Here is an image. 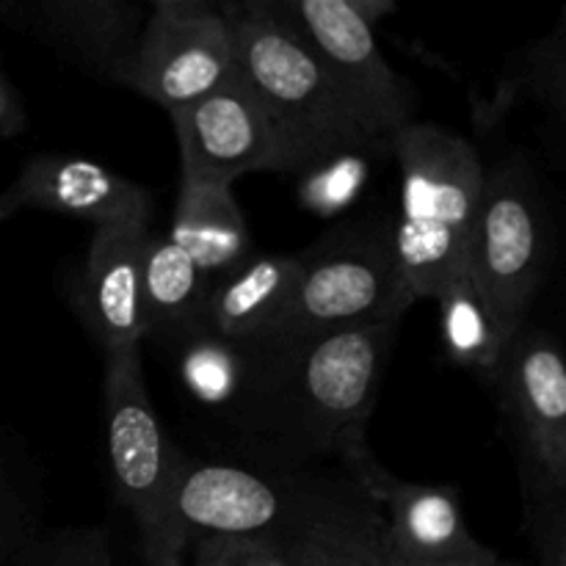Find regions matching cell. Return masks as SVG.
Returning a JSON list of instances; mask_svg holds the SVG:
<instances>
[{"label":"cell","instance_id":"11","mask_svg":"<svg viewBox=\"0 0 566 566\" xmlns=\"http://www.w3.org/2000/svg\"><path fill=\"white\" fill-rule=\"evenodd\" d=\"M536 490L566 492V354L547 332L520 329L492 370Z\"/></svg>","mask_w":566,"mask_h":566},{"label":"cell","instance_id":"3","mask_svg":"<svg viewBox=\"0 0 566 566\" xmlns=\"http://www.w3.org/2000/svg\"><path fill=\"white\" fill-rule=\"evenodd\" d=\"M401 169V219L392 227L409 304L437 298L468 263L486 169L473 144L434 122H409L387 142Z\"/></svg>","mask_w":566,"mask_h":566},{"label":"cell","instance_id":"27","mask_svg":"<svg viewBox=\"0 0 566 566\" xmlns=\"http://www.w3.org/2000/svg\"><path fill=\"white\" fill-rule=\"evenodd\" d=\"M348 3H352V9L374 28L379 25L387 14L396 11V3H392V0H348Z\"/></svg>","mask_w":566,"mask_h":566},{"label":"cell","instance_id":"29","mask_svg":"<svg viewBox=\"0 0 566 566\" xmlns=\"http://www.w3.org/2000/svg\"><path fill=\"white\" fill-rule=\"evenodd\" d=\"M490 566H517V564H503V562H497V564H490Z\"/></svg>","mask_w":566,"mask_h":566},{"label":"cell","instance_id":"25","mask_svg":"<svg viewBox=\"0 0 566 566\" xmlns=\"http://www.w3.org/2000/svg\"><path fill=\"white\" fill-rule=\"evenodd\" d=\"M25 127V111H22L20 94L6 77L3 64H0V138H11Z\"/></svg>","mask_w":566,"mask_h":566},{"label":"cell","instance_id":"6","mask_svg":"<svg viewBox=\"0 0 566 566\" xmlns=\"http://www.w3.org/2000/svg\"><path fill=\"white\" fill-rule=\"evenodd\" d=\"M296 258L298 280L291 307L280 326L260 343L401 321L412 307L401 285L392 230L357 227L332 232Z\"/></svg>","mask_w":566,"mask_h":566},{"label":"cell","instance_id":"2","mask_svg":"<svg viewBox=\"0 0 566 566\" xmlns=\"http://www.w3.org/2000/svg\"><path fill=\"white\" fill-rule=\"evenodd\" d=\"M177 517L191 545L254 536L313 566L385 564V512L348 470L186 462Z\"/></svg>","mask_w":566,"mask_h":566},{"label":"cell","instance_id":"23","mask_svg":"<svg viewBox=\"0 0 566 566\" xmlns=\"http://www.w3.org/2000/svg\"><path fill=\"white\" fill-rule=\"evenodd\" d=\"M193 553V566H313L254 536H202Z\"/></svg>","mask_w":566,"mask_h":566},{"label":"cell","instance_id":"17","mask_svg":"<svg viewBox=\"0 0 566 566\" xmlns=\"http://www.w3.org/2000/svg\"><path fill=\"white\" fill-rule=\"evenodd\" d=\"M169 238L193 260L208 285L252 260L247 219L232 186L182 182Z\"/></svg>","mask_w":566,"mask_h":566},{"label":"cell","instance_id":"1","mask_svg":"<svg viewBox=\"0 0 566 566\" xmlns=\"http://www.w3.org/2000/svg\"><path fill=\"white\" fill-rule=\"evenodd\" d=\"M398 321L241 346L247 381L230 420L263 468L343 470L370 457L368 420L396 346Z\"/></svg>","mask_w":566,"mask_h":566},{"label":"cell","instance_id":"24","mask_svg":"<svg viewBox=\"0 0 566 566\" xmlns=\"http://www.w3.org/2000/svg\"><path fill=\"white\" fill-rule=\"evenodd\" d=\"M44 566H108V545L103 534H86Z\"/></svg>","mask_w":566,"mask_h":566},{"label":"cell","instance_id":"22","mask_svg":"<svg viewBox=\"0 0 566 566\" xmlns=\"http://www.w3.org/2000/svg\"><path fill=\"white\" fill-rule=\"evenodd\" d=\"M509 88L517 94H531L566 125V17L558 20L547 36L531 44L514 70Z\"/></svg>","mask_w":566,"mask_h":566},{"label":"cell","instance_id":"26","mask_svg":"<svg viewBox=\"0 0 566 566\" xmlns=\"http://www.w3.org/2000/svg\"><path fill=\"white\" fill-rule=\"evenodd\" d=\"M545 556L551 566H566V492L558 495L556 514L545 531Z\"/></svg>","mask_w":566,"mask_h":566},{"label":"cell","instance_id":"5","mask_svg":"<svg viewBox=\"0 0 566 566\" xmlns=\"http://www.w3.org/2000/svg\"><path fill=\"white\" fill-rule=\"evenodd\" d=\"M103 354L105 453L116 497L136 523L147 566H180L191 547L177 517L186 459L169 442L149 398L142 343Z\"/></svg>","mask_w":566,"mask_h":566},{"label":"cell","instance_id":"12","mask_svg":"<svg viewBox=\"0 0 566 566\" xmlns=\"http://www.w3.org/2000/svg\"><path fill=\"white\" fill-rule=\"evenodd\" d=\"M348 473L385 512L381 566H490L501 562L470 534L462 503L448 486L398 479L376 462L374 453Z\"/></svg>","mask_w":566,"mask_h":566},{"label":"cell","instance_id":"10","mask_svg":"<svg viewBox=\"0 0 566 566\" xmlns=\"http://www.w3.org/2000/svg\"><path fill=\"white\" fill-rule=\"evenodd\" d=\"M285 6L368 136L387 147L415 122V88L387 64L376 28L348 0H291Z\"/></svg>","mask_w":566,"mask_h":566},{"label":"cell","instance_id":"20","mask_svg":"<svg viewBox=\"0 0 566 566\" xmlns=\"http://www.w3.org/2000/svg\"><path fill=\"white\" fill-rule=\"evenodd\" d=\"M177 343V370L193 401L230 412L247 381V354L238 343L210 332L202 321L186 329L169 332Z\"/></svg>","mask_w":566,"mask_h":566},{"label":"cell","instance_id":"21","mask_svg":"<svg viewBox=\"0 0 566 566\" xmlns=\"http://www.w3.org/2000/svg\"><path fill=\"white\" fill-rule=\"evenodd\" d=\"M370 155L376 153L332 155L304 169L298 175V199L304 208L321 219H332L357 202L370 177Z\"/></svg>","mask_w":566,"mask_h":566},{"label":"cell","instance_id":"7","mask_svg":"<svg viewBox=\"0 0 566 566\" xmlns=\"http://www.w3.org/2000/svg\"><path fill=\"white\" fill-rule=\"evenodd\" d=\"M551 258V230L536 182L520 164L486 171L468 247V271L509 340L525 326Z\"/></svg>","mask_w":566,"mask_h":566},{"label":"cell","instance_id":"9","mask_svg":"<svg viewBox=\"0 0 566 566\" xmlns=\"http://www.w3.org/2000/svg\"><path fill=\"white\" fill-rule=\"evenodd\" d=\"M235 70L230 3L155 0L138 36L130 92L171 114L213 92Z\"/></svg>","mask_w":566,"mask_h":566},{"label":"cell","instance_id":"13","mask_svg":"<svg viewBox=\"0 0 566 566\" xmlns=\"http://www.w3.org/2000/svg\"><path fill=\"white\" fill-rule=\"evenodd\" d=\"M147 6L127 0L0 3V14L111 86H130Z\"/></svg>","mask_w":566,"mask_h":566},{"label":"cell","instance_id":"18","mask_svg":"<svg viewBox=\"0 0 566 566\" xmlns=\"http://www.w3.org/2000/svg\"><path fill=\"white\" fill-rule=\"evenodd\" d=\"M208 280L169 235H149L142 265L144 337L202 321Z\"/></svg>","mask_w":566,"mask_h":566},{"label":"cell","instance_id":"19","mask_svg":"<svg viewBox=\"0 0 566 566\" xmlns=\"http://www.w3.org/2000/svg\"><path fill=\"white\" fill-rule=\"evenodd\" d=\"M437 304H440V329L448 359L462 368L492 374L512 340L503 332L497 315L492 313L481 287L475 285L468 263L442 287Z\"/></svg>","mask_w":566,"mask_h":566},{"label":"cell","instance_id":"4","mask_svg":"<svg viewBox=\"0 0 566 566\" xmlns=\"http://www.w3.org/2000/svg\"><path fill=\"white\" fill-rule=\"evenodd\" d=\"M230 14L238 75L310 166L343 153H387L385 144L368 136L285 3L243 0L230 3Z\"/></svg>","mask_w":566,"mask_h":566},{"label":"cell","instance_id":"15","mask_svg":"<svg viewBox=\"0 0 566 566\" xmlns=\"http://www.w3.org/2000/svg\"><path fill=\"white\" fill-rule=\"evenodd\" d=\"M149 235V221H119L92 232L81 313L103 352L144 340L142 265Z\"/></svg>","mask_w":566,"mask_h":566},{"label":"cell","instance_id":"28","mask_svg":"<svg viewBox=\"0 0 566 566\" xmlns=\"http://www.w3.org/2000/svg\"><path fill=\"white\" fill-rule=\"evenodd\" d=\"M17 210H22L20 193H17L14 186H9L3 193H0V224H3V221H9Z\"/></svg>","mask_w":566,"mask_h":566},{"label":"cell","instance_id":"14","mask_svg":"<svg viewBox=\"0 0 566 566\" xmlns=\"http://www.w3.org/2000/svg\"><path fill=\"white\" fill-rule=\"evenodd\" d=\"M11 186L20 193L22 208L88 221L92 230L119 221H153L147 188L77 155H33Z\"/></svg>","mask_w":566,"mask_h":566},{"label":"cell","instance_id":"16","mask_svg":"<svg viewBox=\"0 0 566 566\" xmlns=\"http://www.w3.org/2000/svg\"><path fill=\"white\" fill-rule=\"evenodd\" d=\"M298 280L296 254H263L208 285L202 324L224 340L252 346L280 326Z\"/></svg>","mask_w":566,"mask_h":566},{"label":"cell","instance_id":"8","mask_svg":"<svg viewBox=\"0 0 566 566\" xmlns=\"http://www.w3.org/2000/svg\"><path fill=\"white\" fill-rule=\"evenodd\" d=\"M169 119L180 144L182 182L235 186L254 171L302 175L310 166L238 70L197 103L171 111Z\"/></svg>","mask_w":566,"mask_h":566}]
</instances>
